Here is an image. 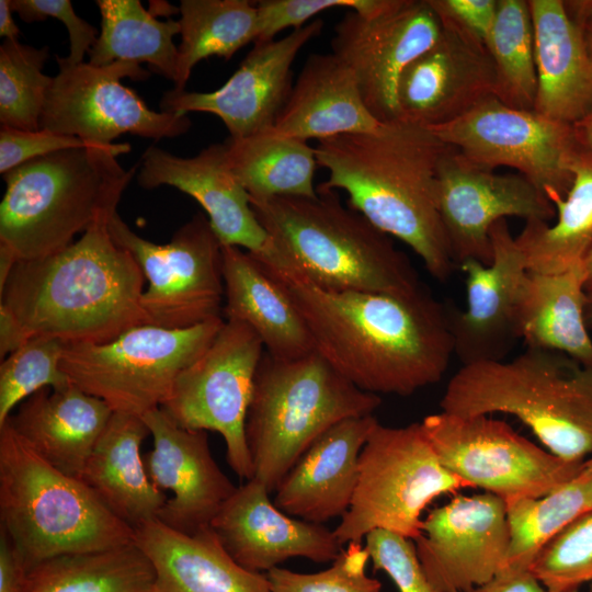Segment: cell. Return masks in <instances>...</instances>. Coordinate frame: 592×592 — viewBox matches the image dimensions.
<instances>
[{"label":"cell","instance_id":"34","mask_svg":"<svg viewBox=\"0 0 592 592\" xmlns=\"http://www.w3.org/2000/svg\"><path fill=\"white\" fill-rule=\"evenodd\" d=\"M227 163L250 196H317L314 179L318 166L308 141L270 130L226 141Z\"/></svg>","mask_w":592,"mask_h":592},{"label":"cell","instance_id":"51","mask_svg":"<svg viewBox=\"0 0 592 592\" xmlns=\"http://www.w3.org/2000/svg\"><path fill=\"white\" fill-rule=\"evenodd\" d=\"M29 333L15 318V316L0 304V358L20 349L30 340Z\"/></svg>","mask_w":592,"mask_h":592},{"label":"cell","instance_id":"21","mask_svg":"<svg viewBox=\"0 0 592 592\" xmlns=\"http://www.w3.org/2000/svg\"><path fill=\"white\" fill-rule=\"evenodd\" d=\"M137 181L146 190L170 185L184 192L204 208L223 246L239 247L264 264L274 262L273 241L228 167L225 143L213 144L191 158L150 146L141 157Z\"/></svg>","mask_w":592,"mask_h":592},{"label":"cell","instance_id":"33","mask_svg":"<svg viewBox=\"0 0 592 592\" xmlns=\"http://www.w3.org/2000/svg\"><path fill=\"white\" fill-rule=\"evenodd\" d=\"M572 183L561 197L547 198L556 220H530L515 241L527 271L560 273L581 265L592 244V150L581 146L572 164Z\"/></svg>","mask_w":592,"mask_h":592},{"label":"cell","instance_id":"39","mask_svg":"<svg viewBox=\"0 0 592 592\" xmlns=\"http://www.w3.org/2000/svg\"><path fill=\"white\" fill-rule=\"evenodd\" d=\"M486 47L496 72L494 96L511 107L534 110L537 79L528 1H498Z\"/></svg>","mask_w":592,"mask_h":592},{"label":"cell","instance_id":"9","mask_svg":"<svg viewBox=\"0 0 592 592\" xmlns=\"http://www.w3.org/2000/svg\"><path fill=\"white\" fill-rule=\"evenodd\" d=\"M462 488L469 485L442 465L421 422L378 423L360 453L351 505L333 532L342 545L361 543L374 530L414 542L426 506Z\"/></svg>","mask_w":592,"mask_h":592},{"label":"cell","instance_id":"2","mask_svg":"<svg viewBox=\"0 0 592 592\" xmlns=\"http://www.w3.org/2000/svg\"><path fill=\"white\" fill-rule=\"evenodd\" d=\"M448 147L428 127L402 119L314 146L329 172L319 185L344 191L351 208L409 246L441 282L455 267L437 207L439 166Z\"/></svg>","mask_w":592,"mask_h":592},{"label":"cell","instance_id":"56","mask_svg":"<svg viewBox=\"0 0 592 592\" xmlns=\"http://www.w3.org/2000/svg\"><path fill=\"white\" fill-rule=\"evenodd\" d=\"M583 270H584V289L588 296H592V244L583 260Z\"/></svg>","mask_w":592,"mask_h":592},{"label":"cell","instance_id":"5","mask_svg":"<svg viewBox=\"0 0 592 592\" xmlns=\"http://www.w3.org/2000/svg\"><path fill=\"white\" fill-rule=\"evenodd\" d=\"M128 143L55 151L3 174L0 243L19 260L56 253L95 221L117 210L137 166L125 170L116 157Z\"/></svg>","mask_w":592,"mask_h":592},{"label":"cell","instance_id":"26","mask_svg":"<svg viewBox=\"0 0 592 592\" xmlns=\"http://www.w3.org/2000/svg\"><path fill=\"white\" fill-rule=\"evenodd\" d=\"M534 31V111L576 124L592 110V60L581 24L561 0H528Z\"/></svg>","mask_w":592,"mask_h":592},{"label":"cell","instance_id":"53","mask_svg":"<svg viewBox=\"0 0 592 592\" xmlns=\"http://www.w3.org/2000/svg\"><path fill=\"white\" fill-rule=\"evenodd\" d=\"M11 0H0V35L4 39L18 41L20 29L15 24Z\"/></svg>","mask_w":592,"mask_h":592},{"label":"cell","instance_id":"37","mask_svg":"<svg viewBox=\"0 0 592 592\" xmlns=\"http://www.w3.org/2000/svg\"><path fill=\"white\" fill-rule=\"evenodd\" d=\"M505 509L509 544L501 569L527 570L557 534L592 511V473L583 465L574 478L547 494L508 500Z\"/></svg>","mask_w":592,"mask_h":592},{"label":"cell","instance_id":"35","mask_svg":"<svg viewBox=\"0 0 592 592\" xmlns=\"http://www.w3.org/2000/svg\"><path fill=\"white\" fill-rule=\"evenodd\" d=\"M31 592H153L155 569L134 543L46 559L30 571Z\"/></svg>","mask_w":592,"mask_h":592},{"label":"cell","instance_id":"43","mask_svg":"<svg viewBox=\"0 0 592 592\" xmlns=\"http://www.w3.org/2000/svg\"><path fill=\"white\" fill-rule=\"evenodd\" d=\"M369 555L361 543H350L326 570L299 573L284 568L266 572L272 592H380L382 583L366 574Z\"/></svg>","mask_w":592,"mask_h":592},{"label":"cell","instance_id":"20","mask_svg":"<svg viewBox=\"0 0 592 592\" xmlns=\"http://www.w3.org/2000/svg\"><path fill=\"white\" fill-rule=\"evenodd\" d=\"M490 240V264L475 259L458 264L465 274L466 309L446 305L454 353L463 365L503 361L520 339L516 305L526 262L506 219L492 225Z\"/></svg>","mask_w":592,"mask_h":592},{"label":"cell","instance_id":"15","mask_svg":"<svg viewBox=\"0 0 592 592\" xmlns=\"http://www.w3.org/2000/svg\"><path fill=\"white\" fill-rule=\"evenodd\" d=\"M58 73L47 91L41 128L78 137L91 146H112L123 134L175 138L191 128L187 114L153 111L123 78L145 80L139 64L117 60L105 66L69 64L56 57Z\"/></svg>","mask_w":592,"mask_h":592},{"label":"cell","instance_id":"36","mask_svg":"<svg viewBox=\"0 0 592 592\" xmlns=\"http://www.w3.org/2000/svg\"><path fill=\"white\" fill-rule=\"evenodd\" d=\"M101 31L89 61L105 66L117 60L147 62L169 80L178 76V21H160L139 0H98Z\"/></svg>","mask_w":592,"mask_h":592},{"label":"cell","instance_id":"17","mask_svg":"<svg viewBox=\"0 0 592 592\" xmlns=\"http://www.w3.org/2000/svg\"><path fill=\"white\" fill-rule=\"evenodd\" d=\"M437 207L458 266L475 259L492 261L490 228L506 217L548 221L556 216L550 201L521 174H496L448 147L437 173Z\"/></svg>","mask_w":592,"mask_h":592},{"label":"cell","instance_id":"40","mask_svg":"<svg viewBox=\"0 0 592 592\" xmlns=\"http://www.w3.org/2000/svg\"><path fill=\"white\" fill-rule=\"evenodd\" d=\"M49 47L36 48L4 39L0 46V122L2 127L41 129L53 77L43 72Z\"/></svg>","mask_w":592,"mask_h":592},{"label":"cell","instance_id":"11","mask_svg":"<svg viewBox=\"0 0 592 592\" xmlns=\"http://www.w3.org/2000/svg\"><path fill=\"white\" fill-rule=\"evenodd\" d=\"M107 227L113 240L134 257L148 282L140 299L145 325L186 329L221 318L223 244L206 214H195L162 244L134 232L117 210Z\"/></svg>","mask_w":592,"mask_h":592},{"label":"cell","instance_id":"29","mask_svg":"<svg viewBox=\"0 0 592 592\" xmlns=\"http://www.w3.org/2000/svg\"><path fill=\"white\" fill-rule=\"evenodd\" d=\"M113 412L106 402L70 384L34 392L8 421L45 460L80 479Z\"/></svg>","mask_w":592,"mask_h":592},{"label":"cell","instance_id":"58","mask_svg":"<svg viewBox=\"0 0 592 592\" xmlns=\"http://www.w3.org/2000/svg\"><path fill=\"white\" fill-rule=\"evenodd\" d=\"M584 465L592 473V457L588 460H584Z\"/></svg>","mask_w":592,"mask_h":592},{"label":"cell","instance_id":"1","mask_svg":"<svg viewBox=\"0 0 592 592\" xmlns=\"http://www.w3.org/2000/svg\"><path fill=\"white\" fill-rule=\"evenodd\" d=\"M262 265L297 307L316 351L361 390L409 396L442 379L454 354L447 307L424 286L408 294L329 291Z\"/></svg>","mask_w":592,"mask_h":592},{"label":"cell","instance_id":"10","mask_svg":"<svg viewBox=\"0 0 592 592\" xmlns=\"http://www.w3.org/2000/svg\"><path fill=\"white\" fill-rule=\"evenodd\" d=\"M225 319L186 329L140 325L103 343L66 344L60 369L114 412L143 417L168 398L179 374L209 346Z\"/></svg>","mask_w":592,"mask_h":592},{"label":"cell","instance_id":"49","mask_svg":"<svg viewBox=\"0 0 592 592\" xmlns=\"http://www.w3.org/2000/svg\"><path fill=\"white\" fill-rule=\"evenodd\" d=\"M29 571L19 549L0 526V592H31Z\"/></svg>","mask_w":592,"mask_h":592},{"label":"cell","instance_id":"52","mask_svg":"<svg viewBox=\"0 0 592 592\" xmlns=\"http://www.w3.org/2000/svg\"><path fill=\"white\" fill-rule=\"evenodd\" d=\"M571 13L582 26L587 47L592 60V1H573L568 3Z\"/></svg>","mask_w":592,"mask_h":592},{"label":"cell","instance_id":"25","mask_svg":"<svg viewBox=\"0 0 592 592\" xmlns=\"http://www.w3.org/2000/svg\"><path fill=\"white\" fill-rule=\"evenodd\" d=\"M378 423L373 414L353 417L319 435L276 487L274 504L317 524L342 517L356 488L360 453Z\"/></svg>","mask_w":592,"mask_h":592},{"label":"cell","instance_id":"38","mask_svg":"<svg viewBox=\"0 0 592 592\" xmlns=\"http://www.w3.org/2000/svg\"><path fill=\"white\" fill-rule=\"evenodd\" d=\"M175 90H184L195 65L231 58L258 37V8L249 0H181Z\"/></svg>","mask_w":592,"mask_h":592},{"label":"cell","instance_id":"27","mask_svg":"<svg viewBox=\"0 0 592 592\" xmlns=\"http://www.w3.org/2000/svg\"><path fill=\"white\" fill-rule=\"evenodd\" d=\"M133 542L155 569L153 592H272L266 573L240 566L210 528L184 534L151 520Z\"/></svg>","mask_w":592,"mask_h":592},{"label":"cell","instance_id":"23","mask_svg":"<svg viewBox=\"0 0 592 592\" xmlns=\"http://www.w3.org/2000/svg\"><path fill=\"white\" fill-rule=\"evenodd\" d=\"M257 478L237 487L210 522L227 553L243 568L262 572L293 557L333 562L343 550L333 531L291 516Z\"/></svg>","mask_w":592,"mask_h":592},{"label":"cell","instance_id":"54","mask_svg":"<svg viewBox=\"0 0 592 592\" xmlns=\"http://www.w3.org/2000/svg\"><path fill=\"white\" fill-rule=\"evenodd\" d=\"M19 261L15 253L8 246L0 243V291L3 289Z\"/></svg>","mask_w":592,"mask_h":592},{"label":"cell","instance_id":"30","mask_svg":"<svg viewBox=\"0 0 592 592\" xmlns=\"http://www.w3.org/2000/svg\"><path fill=\"white\" fill-rule=\"evenodd\" d=\"M226 319L241 321L277 358H298L316 351L309 329L278 282L248 251L223 246Z\"/></svg>","mask_w":592,"mask_h":592},{"label":"cell","instance_id":"12","mask_svg":"<svg viewBox=\"0 0 592 592\" xmlns=\"http://www.w3.org/2000/svg\"><path fill=\"white\" fill-rule=\"evenodd\" d=\"M263 353L249 326L225 319L206 351L179 374L161 406L182 428L218 432L228 465L244 481L253 478L246 421Z\"/></svg>","mask_w":592,"mask_h":592},{"label":"cell","instance_id":"16","mask_svg":"<svg viewBox=\"0 0 592 592\" xmlns=\"http://www.w3.org/2000/svg\"><path fill=\"white\" fill-rule=\"evenodd\" d=\"M442 30L429 0H400L372 19L349 10L334 26L331 53L355 73L368 111L379 122H390L399 118L403 70L437 42Z\"/></svg>","mask_w":592,"mask_h":592},{"label":"cell","instance_id":"13","mask_svg":"<svg viewBox=\"0 0 592 592\" xmlns=\"http://www.w3.org/2000/svg\"><path fill=\"white\" fill-rule=\"evenodd\" d=\"M440 462L469 487L504 501L538 498L574 478L583 462L556 456L488 415L444 412L421 422Z\"/></svg>","mask_w":592,"mask_h":592},{"label":"cell","instance_id":"6","mask_svg":"<svg viewBox=\"0 0 592 592\" xmlns=\"http://www.w3.org/2000/svg\"><path fill=\"white\" fill-rule=\"evenodd\" d=\"M440 407L462 417L514 415L569 462L592 454V368L558 351L526 348L511 361L463 365Z\"/></svg>","mask_w":592,"mask_h":592},{"label":"cell","instance_id":"22","mask_svg":"<svg viewBox=\"0 0 592 592\" xmlns=\"http://www.w3.org/2000/svg\"><path fill=\"white\" fill-rule=\"evenodd\" d=\"M153 447L144 455L146 471L169 498L157 520L194 534L210 525L237 487L214 459L206 431L180 426L159 407L143 415Z\"/></svg>","mask_w":592,"mask_h":592},{"label":"cell","instance_id":"50","mask_svg":"<svg viewBox=\"0 0 592 592\" xmlns=\"http://www.w3.org/2000/svg\"><path fill=\"white\" fill-rule=\"evenodd\" d=\"M470 592H547L534 573L527 570L501 569L488 582Z\"/></svg>","mask_w":592,"mask_h":592},{"label":"cell","instance_id":"57","mask_svg":"<svg viewBox=\"0 0 592 592\" xmlns=\"http://www.w3.org/2000/svg\"><path fill=\"white\" fill-rule=\"evenodd\" d=\"M584 317L588 328H592V296H588Z\"/></svg>","mask_w":592,"mask_h":592},{"label":"cell","instance_id":"32","mask_svg":"<svg viewBox=\"0 0 592 592\" xmlns=\"http://www.w3.org/2000/svg\"><path fill=\"white\" fill-rule=\"evenodd\" d=\"M584 278L582 264L560 273L527 271L519 293L516 323L527 348L558 351L592 368Z\"/></svg>","mask_w":592,"mask_h":592},{"label":"cell","instance_id":"45","mask_svg":"<svg viewBox=\"0 0 592 592\" xmlns=\"http://www.w3.org/2000/svg\"><path fill=\"white\" fill-rule=\"evenodd\" d=\"M364 539L374 569L384 571L399 592H439L420 563L413 540L385 530H374Z\"/></svg>","mask_w":592,"mask_h":592},{"label":"cell","instance_id":"4","mask_svg":"<svg viewBox=\"0 0 592 592\" xmlns=\"http://www.w3.org/2000/svg\"><path fill=\"white\" fill-rule=\"evenodd\" d=\"M276 250L277 270H293L329 291L408 294L423 287L390 236L344 205L337 191L317 196L250 200Z\"/></svg>","mask_w":592,"mask_h":592},{"label":"cell","instance_id":"60","mask_svg":"<svg viewBox=\"0 0 592 592\" xmlns=\"http://www.w3.org/2000/svg\"><path fill=\"white\" fill-rule=\"evenodd\" d=\"M590 592H592V583H590Z\"/></svg>","mask_w":592,"mask_h":592},{"label":"cell","instance_id":"59","mask_svg":"<svg viewBox=\"0 0 592 592\" xmlns=\"http://www.w3.org/2000/svg\"><path fill=\"white\" fill-rule=\"evenodd\" d=\"M565 592H579V589H573V590H569V591H565Z\"/></svg>","mask_w":592,"mask_h":592},{"label":"cell","instance_id":"24","mask_svg":"<svg viewBox=\"0 0 592 592\" xmlns=\"http://www.w3.org/2000/svg\"><path fill=\"white\" fill-rule=\"evenodd\" d=\"M437 42L403 70L399 118L423 127L446 124L494 96L496 72L486 45L442 24Z\"/></svg>","mask_w":592,"mask_h":592},{"label":"cell","instance_id":"3","mask_svg":"<svg viewBox=\"0 0 592 592\" xmlns=\"http://www.w3.org/2000/svg\"><path fill=\"white\" fill-rule=\"evenodd\" d=\"M110 217L62 250L14 266L0 304L30 338L103 343L145 325L140 299L146 278L134 257L111 237Z\"/></svg>","mask_w":592,"mask_h":592},{"label":"cell","instance_id":"14","mask_svg":"<svg viewBox=\"0 0 592 592\" xmlns=\"http://www.w3.org/2000/svg\"><path fill=\"white\" fill-rule=\"evenodd\" d=\"M443 143L486 170L509 167L546 197H563L581 148L573 125L521 110L490 96L459 117L429 127Z\"/></svg>","mask_w":592,"mask_h":592},{"label":"cell","instance_id":"42","mask_svg":"<svg viewBox=\"0 0 592 592\" xmlns=\"http://www.w3.org/2000/svg\"><path fill=\"white\" fill-rule=\"evenodd\" d=\"M530 570L547 592H565L592 583V511L557 534L539 551Z\"/></svg>","mask_w":592,"mask_h":592},{"label":"cell","instance_id":"19","mask_svg":"<svg viewBox=\"0 0 592 592\" xmlns=\"http://www.w3.org/2000/svg\"><path fill=\"white\" fill-rule=\"evenodd\" d=\"M322 29L323 21L315 20L280 39L253 43L239 68L219 89L210 92L172 89L162 95L161 111L214 114L232 139L270 130L292 91L293 62Z\"/></svg>","mask_w":592,"mask_h":592},{"label":"cell","instance_id":"47","mask_svg":"<svg viewBox=\"0 0 592 592\" xmlns=\"http://www.w3.org/2000/svg\"><path fill=\"white\" fill-rule=\"evenodd\" d=\"M91 146L78 137L48 129H0V172H5L45 155L70 148Z\"/></svg>","mask_w":592,"mask_h":592},{"label":"cell","instance_id":"55","mask_svg":"<svg viewBox=\"0 0 592 592\" xmlns=\"http://www.w3.org/2000/svg\"><path fill=\"white\" fill-rule=\"evenodd\" d=\"M580 144L592 150V110L581 121L573 124Z\"/></svg>","mask_w":592,"mask_h":592},{"label":"cell","instance_id":"8","mask_svg":"<svg viewBox=\"0 0 592 592\" xmlns=\"http://www.w3.org/2000/svg\"><path fill=\"white\" fill-rule=\"evenodd\" d=\"M380 403L317 351L292 360L264 352L246 421L253 478L275 491L319 435L342 420L373 414Z\"/></svg>","mask_w":592,"mask_h":592},{"label":"cell","instance_id":"31","mask_svg":"<svg viewBox=\"0 0 592 592\" xmlns=\"http://www.w3.org/2000/svg\"><path fill=\"white\" fill-rule=\"evenodd\" d=\"M148 435L143 417L113 412L80 477L133 528L158 519L168 500L146 471L140 446Z\"/></svg>","mask_w":592,"mask_h":592},{"label":"cell","instance_id":"44","mask_svg":"<svg viewBox=\"0 0 592 592\" xmlns=\"http://www.w3.org/2000/svg\"><path fill=\"white\" fill-rule=\"evenodd\" d=\"M400 0H263L257 2L258 37L273 41L285 29L305 26L312 16L332 8H346L367 19L387 13ZM254 42V43H255Z\"/></svg>","mask_w":592,"mask_h":592},{"label":"cell","instance_id":"48","mask_svg":"<svg viewBox=\"0 0 592 592\" xmlns=\"http://www.w3.org/2000/svg\"><path fill=\"white\" fill-rule=\"evenodd\" d=\"M442 24L486 45L494 22L498 0H429Z\"/></svg>","mask_w":592,"mask_h":592},{"label":"cell","instance_id":"28","mask_svg":"<svg viewBox=\"0 0 592 592\" xmlns=\"http://www.w3.org/2000/svg\"><path fill=\"white\" fill-rule=\"evenodd\" d=\"M382 124L366 107L353 70L333 53L311 54L270 132L318 141Z\"/></svg>","mask_w":592,"mask_h":592},{"label":"cell","instance_id":"7","mask_svg":"<svg viewBox=\"0 0 592 592\" xmlns=\"http://www.w3.org/2000/svg\"><path fill=\"white\" fill-rule=\"evenodd\" d=\"M0 526L29 569L67 554L133 542L118 519L79 478L45 460L7 420L0 425Z\"/></svg>","mask_w":592,"mask_h":592},{"label":"cell","instance_id":"18","mask_svg":"<svg viewBox=\"0 0 592 592\" xmlns=\"http://www.w3.org/2000/svg\"><path fill=\"white\" fill-rule=\"evenodd\" d=\"M439 592H470L501 569L509 544L505 501L492 493L456 496L433 509L414 540Z\"/></svg>","mask_w":592,"mask_h":592},{"label":"cell","instance_id":"41","mask_svg":"<svg viewBox=\"0 0 592 592\" xmlns=\"http://www.w3.org/2000/svg\"><path fill=\"white\" fill-rule=\"evenodd\" d=\"M66 342L32 337L0 363V425L15 407L43 388L61 389L71 383L60 369Z\"/></svg>","mask_w":592,"mask_h":592},{"label":"cell","instance_id":"46","mask_svg":"<svg viewBox=\"0 0 592 592\" xmlns=\"http://www.w3.org/2000/svg\"><path fill=\"white\" fill-rule=\"evenodd\" d=\"M11 7L26 23L46 18L60 20L69 34L70 52L65 57L69 64L83 62L84 55L89 54L99 36L98 30L75 12L69 0H11Z\"/></svg>","mask_w":592,"mask_h":592}]
</instances>
